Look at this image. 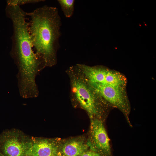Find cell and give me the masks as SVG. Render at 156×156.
Listing matches in <instances>:
<instances>
[{
	"label": "cell",
	"instance_id": "6da1fadb",
	"mask_svg": "<svg viewBox=\"0 0 156 156\" xmlns=\"http://www.w3.org/2000/svg\"><path fill=\"white\" fill-rule=\"evenodd\" d=\"M28 29L34 50L44 68L57 63L60 47L61 18L55 7L44 5L26 12Z\"/></svg>",
	"mask_w": 156,
	"mask_h": 156
},
{
	"label": "cell",
	"instance_id": "7a4b0ae2",
	"mask_svg": "<svg viewBox=\"0 0 156 156\" xmlns=\"http://www.w3.org/2000/svg\"><path fill=\"white\" fill-rule=\"evenodd\" d=\"M5 12L12 23L10 54L17 66L18 73L26 77L34 75L40 70L42 62L34 50L28 29L26 12L20 6L7 5Z\"/></svg>",
	"mask_w": 156,
	"mask_h": 156
},
{
	"label": "cell",
	"instance_id": "3957f363",
	"mask_svg": "<svg viewBox=\"0 0 156 156\" xmlns=\"http://www.w3.org/2000/svg\"><path fill=\"white\" fill-rule=\"evenodd\" d=\"M70 80L71 94L90 119L104 122L114 108L88 83L83 72L77 64L67 70Z\"/></svg>",
	"mask_w": 156,
	"mask_h": 156
},
{
	"label": "cell",
	"instance_id": "277c9868",
	"mask_svg": "<svg viewBox=\"0 0 156 156\" xmlns=\"http://www.w3.org/2000/svg\"><path fill=\"white\" fill-rule=\"evenodd\" d=\"M87 80L106 101L121 112L129 125L132 127L129 119L131 106L126 86L105 85Z\"/></svg>",
	"mask_w": 156,
	"mask_h": 156
},
{
	"label": "cell",
	"instance_id": "5b68a950",
	"mask_svg": "<svg viewBox=\"0 0 156 156\" xmlns=\"http://www.w3.org/2000/svg\"><path fill=\"white\" fill-rule=\"evenodd\" d=\"M89 81L105 85L126 86L127 79L120 72L102 66L77 64Z\"/></svg>",
	"mask_w": 156,
	"mask_h": 156
},
{
	"label": "cell",
	"instance_id": "8992f818",
	"mask_svg": "<svg viewBox=\"0 0 156 156\" xmlns=\"http://www.w3.org/2000/svg\"><path fill=\"white\" fill-rule=\"evenodd\" d=\"M31 139L16 131H7L0 136V146L5 156H27Z\"/></svg>",
	"mask_w": 156,
	"mask_h": 156
},
{
	"label": "cell",
	"instance_id": "52a82bcc",
	"mask_svg": "<svg viewBox=\"0 0 156 156\" xmlns=\"http://www.w3.org/2000/svg\"><path fill=\"white\" fill-rule=\"evenodd\" d=\"M90 119L89 145L91 150L103 156H112L110 140L104 122L96 118Z\"/></svg>",
	"mask_w": 156,
	"mask_h": 156
},
{
	"label": "cell",
	"instance_id": "ba28073f",
	"mask_svg": "<svg viewBox=\"0 0 156 156\" xmlns=\"http://www.w3.org/2000/svg\"><path fill=\"white\" fill-rule=\"evenodd\" d=\"M31 147L27 156H56L58 146L52 140L44 138H32Z\"/></svg>",
	"mask_w": 156,
	"mask_h": 156
},
{
	"label": "cell",
	"instance_id": "9c48e42d",
	"mask_svg": "<svg viewBox=\"0 0 156 156\" xmlns=\"http://www.w3.org/2000/svg\"><path fill=\"white\" fill-rule=\"evenodd\" d=\"M88 147V144L82 141L73 139L63 145L62 151L64 156H81L87 151Z\"/></svg>",
	"mask_w": 156,
	"mask_h": 156
},
{
	"label": "cell",
	"instance_id": "30bf717a",
	"mask_svg": "<svg viewBox=\"0 0 156 156\" xmlns=\"http://www.w3.org/2000/svg\"><path fill=\"white\" fill-rule=\"evenodd\" d=\"M66 18L72 16L74 10L75 0H57Z\"/></svg>",
	"mask_w": 156,
	"mask_h": 156
},
{
	"label": "cell",
	"instance_id": "8fae6325",
	"mask_svg": "<svg viewBox=\"0 0 156 156\" xmlns=\"http://www.w3.org/2000/svg\"><path fill=\"white\" fill-rule=\"evenodd\" d=\"M42 0H8L7 1V5L18 6L29 3H35L43 1Z\"/></svg>",
	"mask_w": 156,
	"mask_h": 156
},
{
	"label": "cell",
	"instance_id": "7c38bea8",
	"mask_svg": "<svg viewBox=\"0 0 156 156\" xmlns=\"http://www.w3.org/2000/svg\"><path fill=\"white\" fill-rule=\"evenodd\" d=\"M81 156H103L100 153L90 150L84 152Z\"/></svg>",
	"mask_w": 156,
	"mask_h": 156
},
{
	"label": "cell",
	"instance_id": "4fadbf2b",
	"mask_svg": "<svg viewBox=\"0 0 156 156\" xmlns=\"http://www.w3.org/2000/svg\"><path fill=\"white\" fill-rule=\"evenodd\" d=\"M56 156H62L61 155L58 153V155ZM63 156H64V155Z\"/></svg>",
	"mask_w": 156,
	"mask_h": 156
},
{
	"label": "cell",
	"instance_id": "5bb4252c",
	"mask_svg": "<svg viewBox=\"0 0 156 156\" xmlns=\"http://www.w3.org/2000/svg\"><path fill=\"white\" fill-rule=\"evenodd\" d=\"M0 156H3V155H2L0 153Z\"/></svg>",
	"mask_w": 156,
	"mask_h": 156
}]
</instances>
